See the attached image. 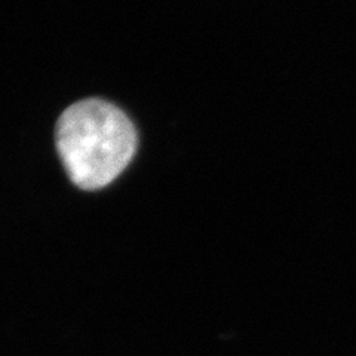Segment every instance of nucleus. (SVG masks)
<instances>
[{
    "instance_id": "1",
    "label": "nucleus",
    "mask_w": 356,
    "mask_h": 356,
    "mask_svg": "<svg viewBox=\"0 0 356 356\" xmlns=\"http://www.w3.org/2000/svg\"><path fill=\"white\" fill-rule=\"evenodd\" d=\"M55 141L72 183L98 191L125 171L137 152L138 136L125 111L106 99L86 98L63 111Z\"/></svg>"
}]
</instances>
